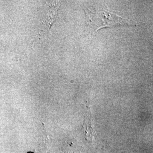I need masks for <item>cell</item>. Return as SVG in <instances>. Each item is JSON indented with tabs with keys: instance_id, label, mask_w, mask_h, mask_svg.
Listing matches in <instances>:
<instances>
[{
	"instance_id": "obj_1",
	"label": "cell",
	"mask_w": 153,
	"mask_h": 153,
	"mask_svg": "<svg viewBox=\"0 0 153 153\" xmlns=\"http://www.w3.org/2000/svg\"><path fill=\"white\" fill-rule=\"evenodd\" d=\"M85 13L87 16L89 25L96 31L105 27H113L127 23L123 18L109 11L104 10L95 13L86 9Z\"/></svg>"
},
{
	"instance_id": "obj_2",
	"label": "cell",
	"mask_w": 153,
	"mask_h": 153,
	"mask_svg": "<svg viewBox=\"0 0 153 153\" xmlns=\"http://www.w3.org/2000/svg\"><path fill=\"white\" fill-rule=\"evenodd\" d=\"M51 4L49 5V12L47 15L44 26L42 27V30L41 32L42 33L46 32V31H48L49 28L51 27L52 23L55 21L57 15V11L58 7L60 6V1H52Z\"/></svg>"
},
{
	"instance_id": "obj_3",
	"label": "cell",
	"mask_w": 153,
	"mask_h": 153,
	"mask_svg": "<svg viewBox=\"0 0 153 153\" xmlns=\"http://www.w3.org/2000/svg\"></svg>"
}]
</instances>
